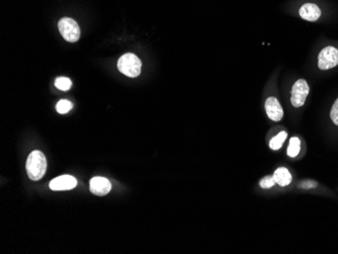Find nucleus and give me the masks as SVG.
Returning <instances> with one entry per match:
<instances>
[{"label": "nucleus", "instance_id": "obj_1", "mask_svg": "<svg viewBox=\"0 0 338 254\" xmlns=\"http://www.w3.org/2000/svg\"><path fill=\"white\" fill-rule=\"evenodd\" d=\"M27 172L31 180L41 179L47 170V160L41 151H33L27 160Z\"/></svg>", "mask_w": 338, "mask_h": 254}, {"label": "nucleus", "instance_id": "obj_2", "mask_svg": "<svg viewBox=\"0 0 338 254\" xmlns=\"http://www.w3.org/2000/svg\"><path fill=\"white\" fill-rule=\"evenodd\" d=\"M141 60L134 54H125L117 61V69L119 72L128 77H138L141 73Z\"/></svg>", "mask_w": 338, "mask_h": 254}, {"label": "nucleus", "instance_id": "obj_3", "mask_svg": "<svg viewBox=\"0 0 338 254\" xmlns=\"http://www.w3.org/2000/svg\"><path fill=\"white\" fill-rule=\"evenodd\" d=\"M61 36L70 43H75L80 38V28L77 22L70 17H63L58 22Z\"/></svg>", "mask_w": 338, "mask_h": 254}, {"label": "nucleus", "instance_id": "obj_4", "mask_svg": "<svg viewBox=\"0 0 338 254\" xmlns=\"http://www.w3.org/2000/svg\"><path fill=\"white\" fill-rule=\"evenodd\" d=\"M309 85L305 79H299L295 82L292 88L291 102L295 107H300L304 105L306 99L309 95Z\"/></svg>", "mask_w": 338, "mask_h": 254}, {"label": "nucleus", "instance_id": "obj_5", "mask_svg": "<svg viewBox=\"0 0 338 254\" xmlns=\"http://www.w3.org/2000/svg\"><path fill=\"white\" fill-rule=\"evenodd\" d=\"M338 65V50L334 47L324 48L318 56V67L321 70H328Z\"/></svg>", "mask_w": 338, "mask_h": 254}, {"label": "nucleus", "instance_id": "obj_6", "mask_svg": "<svg viewBox=\"0 0 338 254\" xmlns=\"http://www.w3.org/2000/svg\"><path fill=\"white\" fill-rule=\"evenodd\" d=\"M90 192L95 196H106L112 190V183L105 177H93L89 182Z\"/></svg>", "mask_w": 338, "mask_h": 254}, {"label": "nucleus", "instance_id": "obj_7", "mask_svg": "<svg viewBox=\"0 0 338 254\" xmlns=\"http://www.w3.org/2000/svg\"><path fill=\"white\" fill-rule=\"evenodd\" d=\"M77 180L71 175H62L51 180L49 187L52 191H69L74 189Z\"/></svg>", "mask_w": 338, "mask_h": 254}, {"label": "nucleus", "instance_id": "obj_8", "mask_svg": "<svg viewBox=\"0 0 338 254\" xmlns=\"http://www.w3.org/2000/svg\"><path fill=\"white\" fill-rule=\"evenodd\" d=\"M265 110L268 117L274 122H280L283 117V110L276 98H270L265 102Z\"/></svg>", "mask_w": 338, "mask_h": 254}, {"label": "nucleus", "instance_id": "obj_9", "mask_svg": "<svg viewBox=\"0 0 338 254\" xmlns=\"http://www.w3.org/2000/svg\"><path fill=\"white\" fill-rule=\"evenodd\" d=\"M300 16L309 21H316L321 16V9L315 3H305L299 10Z\"/></svg>", "mask_w": 338, "mask_h": 254}, {"label": "nucleus", "instance_id": "obj_10", "mask_svg": "<svg viewBox=\"0 0 338 254\" xmlns=\"http://www.w3.org/2000/svg\"><path fill=\"white\" fill-rule=\"evenodd\" d=\"M274 178L276 182L281 187H286L292 182V175L284 167L278 168L274 173Z\"/></svg>", "mask_w": 338, "mask_h": 254}, {"label": "nucleus", "instance_id": "obj_11", "mask_svg": "<svg viewBox=\"0 0 338 254\" xmlns=\"http://www.w3.org/2000/svg\"><path fill=\"white\" fill-rule=\"evenodd\" d=\"M301 141L299 138L294 137L292 138L291 140H289V144L287 147V155L289 157H296L297 155H299L300 150H301Z\"/></svg>", "mask_w": 338, "mask_h": 254}, {"label": "nucleus", "instance_id": "obj_12", "mask_svg": "<svg viewBox=\"0 0 338 254\" xmlns=\"http://www.w3.org/2000/svg\"><path fill=\"white\" fill-rule=\"evenodd\" d=\"M287 137V134L285 132H281L279 135H277L274 139H272V141L270 142V147L273 150H279L282 148L283 142L285 141Z\"/></svg>", "mask_w": 338, "mask_h": 254}, {"label": "nucleus", "instance_id": "obj_13", "mask_svg": "<svg viewBox=\"0 0 338 254\" xmlns=\"http://www.w3.org/2000/svg\"><path fill=\"white\" fill-rule=\"evenodd\" d=\"M55 86L60 89V90H63V91H67L71 88L72 86V82L69 78L67 77H58L56 80H55Z\"/></svg>", "mask_w": 338, "mask_h": 254}, {"label": "nucleus", "instance_id": "obj_14", "mask_svg": "<svg viewBox=\"0 0 338 254\" xmlns=\"http://www.w3.org/2000/svg\"><path fill=\"white\" fill-rule=\"evenodd\" d=\"M73 107V104H72L71 102L66 101V100H61L60 102H58L57 105H56V109L59 113H67L68 111L71 110V108Z\"/></svg>", "mask_w": 338, "mask_h": 254}, {"label": "nucleus", "instance_id": "obj_15", "mask_svg": "<svg viewBox=\"0 0 338 254\" xmlns=\"http://www.w3.org/2000/svg\"><path fill=\"white\" fill-rule=\"evenodd\" d=\"M276 180L274 178V175L273 176H265L263 177L261 180H260V187L262 189H271L273 188L275 184H276Z\"/></svg>", "mask_w": 338, "mask_h": 254}, {"label": "nucleus", "instance_id": "obj_16", "mask_svg": "<svg viewBox=\"0 0 338 254\" xmlns=\"http://www.w3.org/2000/svg\"><path fill=\"white\" fill-rule=\"evenodd\" d=\"M330 118L332 120V122L338 126V99L335 101L332 108H331V111H330Z\"/></svg>", "mask_w": 338, "mask_h": 254}, {"label": "nucleus", "instance_id": "obj_17", "mask_svg": "<svg viewBox=\"0 0 338 254\" xmlns=\"http://www.w3.org/2000/svg\"><path fill=\"white\" fill-rule=\"evenodd\" d=\"M316 187H317V182L316 181H313V180H306V181H303L301 183V188L302 189H306V190L315 189Z\"/></svg>", "mask_w": 338, "mask_h": 254}]
</instances>
